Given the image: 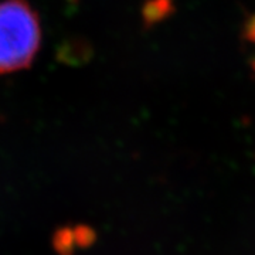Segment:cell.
Wrapping results in <instances>:
<instances>
[{"instance_id":"6da1fadb","label":"cell","mask_w":255,"mask_h":255,"mask_svg":"<svg viewBox=\"0 0 255 255\" xmlns=\"http://www.w3.org/2000/svg\"><path fill=\"white\" fill-rule=\"evenodd\" d=\"M41 43L36 10L26 0L0 1V74L27 68Z\"/></svg>"},{"instance_id":"7a4b0ae2","label":"cell","mask_w":255,"mask_h":255,"mask_svg":"<svg viewBox=\"0 0 255 255\" xmlns=\"http://www.w3.org/2000/svg\"><path fill=\"white\" fill-rule=\"evenodd\" d=\"M173 10V0H149L143 9V17L146 23L155 24L169 17Z\"/></svg>"},{"instance_id":"3957f363","label":"cell","mask_w":255,"mask_h":255,"mask_svg":"<svg viewBox=\"0 0 255 255\" xmlns=\"http://www.w3.org/2000/svg\"><path fill=\"white\" fill-rule=\"evenodd\" d=\"M244 37L250 43L255 44V14L247 20L246 26H244Z\"/></svg>"}]
</instances>
